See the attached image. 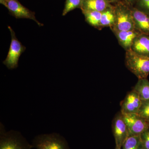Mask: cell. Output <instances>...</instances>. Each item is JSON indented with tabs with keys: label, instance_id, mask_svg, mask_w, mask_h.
<instances>
[{
	"label": "cell",
	"instance_id": "8fae6325",
	"mask_svg": "<svg viewBox=\"0 0 149 149\" xmlns=\"http://www.w3.org/2000/svg\"><path fill=\"white\" fill-rule=\"evenodd\" d=\"M131 12L136 30L142 34L149 35V15L136 8Z\"/></svg>",
	"mask_w": 149,
	"mask_h": 149
},
{
	"label": "cell",
	"instance_id": "cb8c5ba5",
	"mask_svg": "<svg viewBox=\"0 0 149 149\" xmlns=\"http://www.w3.org/2000/svg\"><path fill=\"white\" fill-rule=\"evenodd\" d=\"M115 149H121L118 148H116V147H115Z\"/></svg>",
	"mask_w": 149,
	"mask_h": 149
},
{
	"label": "cell",
	"instance_id": "ac0fdd59",
	"mask_svg": "<svg viewBox=\"0 0 149 149\" xmlns=\"http://www.w3.org/2000/svg\"><path fill=\"white\" fill-rule=\"evenodd\" d=\"M83 0H66L63 12V16H65L74 9L82 6Z\"/></svg>",
	"mask_w": 149,
	"mask_h": 149
},
{
	"label": "cell",
	"instance_id": "7c38bea8",
	"mask_svg": "<svg viewBox=\"0 0 149 149\" xmlns=\"http://www.w3.org/2000/svg\"><path fill=\"white\" fill-rule=\"evenodd\" d=\"M131 50L139 55L149 58V35L140 34L134 40Z\"/></svg>",
	"mask_w": 149,
	"mask_h": 149
},
{
	"label": "cell",
	"instance_id": "7a4b0ae2",
	"mask_svg": "<svg viewBox=\"0 0 149 149\" xmlns=\"http://www.w3.org/2000/svg\"><path fill=\"white\" fill-rule=\"evenodd\" d=\"M0 149H32L29 143L21 133L16 130L6 132L1 125Z\"/></svg>",
	"mask_w": 149,
	"mask_h": 149
},
{
	"label": "cell",
	"instance_id": "603a6c76",
	"mask_svg": "<svg viewBox=\"0 0 149 149\" xmlns=\"http://www.w3.org/2000/svg\"><path fill=\"white\" fill-rule=\"evenodd\" d=\"M107 2H114L116 1H118V0H105Z\"/></svg>",
	"mask_w": 149,
	"mask_h": 149
},
{
	"label": "cell",
	"instance_id": "8992f818",
	"mask_svg": "<svg viewBox=\"0 0 149 149\" xmlns=\"http://www.w3.org/2000/svg\"><path fill=\"white\" fill-rule=\"evenodd\" d=\"M0 3L7 8L12 15L16 18L29 19L34 20L39 26H43L37 20L35 13L22 5L18 0H0Z\"/></svg>",
	"mask_w": 149,
	"mask_h": 149
},
{
	"label": "cell",
	"instance_id": "5b68a950",
	"mask_svg": "<svg viewBox=\"0 0 149 149\" xmlns=\"http://www.w3.org/2000/svg\"><path fill=\"white\" fill-rule=\"evenodd\" d=\"M115 22L112 30L118 31L134 30L135 28L131 10L122 5L115 8Z\"/></svg>",
	"mask_w": 149,
	"mask_h": 149
},
{
	"label": "cell",
	"instance_id": "d6986e66",
	"mask_svg": "<svg viewBox=\"0 0 149 149\" xmlns=\"http://www.w3.org/2000/svg\"><path fill=\"white\" fill-rule=\"evenodd\" d=\"M137 114L148 122L149 121V100L142 101L141 107Z\"/></svg>",
	"mask_w": 149,
	"mask_h": 149
},
{
	"label": "cell",
	"instance_id": "6da1fadb",
	"mask_svg": "<svg viewBox=\"0 0 149 149\" xmlns=\"http://www.w3.org/2000/svg\"><path fill=\"white\" fill-rule=\"evenodd\" d=\"M125 65L138 79L147 78L149 74V58L136 53L132 50L126 51Z\"/></svg>",
	"mask_w": 149,
	"mask_h": 149
},
{
	"label": "cell",
	"instance_id": "d4e9b609",
	"mask_svg": "<svg viewBox=\"0 0 149 149\" xmlns=\"http://www.w3.org/2000/svg\"><path fill=\"white\" fill-rule=\"evenodd\" d=\"M149 123V121H148Z\"/></svg>",
	"mask_w": 149,
	"mask_h": 149
},
{
	"label": "cell",
	"instance_id": "5bb4252c",
	"mask_svg": "<svg viewBox=\"0 0 149 149\" xmlns=\"http://www.w3.org/2000/svg\"><path fill=\"white\" fill-rule=\"evenodd\" d=\"M142 101L149 100V81L147 78L139 79L133 88Z\"/></svg>",
	"mask_w": 149,
	"mask_h": 149
},
{
	"label": "cell",
	"instance_id": "9c48e42d",
	"mask_svg": "<svg viewBox=\"0 0 149 149\" xmlns=\"http://www.w3.org/2000/svg\"><path fill=\"white\" fill-rule=\"evenodd\" d=\"M142 101L136 91L132 90L127 93L120 102V112L122 114L138 113Z\"/></svg>",
	"mask_w": 149,
	"mask_h": 149
},
{
	"label": "cell",
	"instance_id": "e0dca14e",
	"mask_svg": "<svg viewBox=\"0 0 149 149\" xmlns=\"http://www.w3.org/2000/svg\"><path fill=\"white\" fill-rule=\"evenodd\" d=\"M122 149H143L140 136H128L123 144Z\"/></svg>",
	"mask_w": 149,
	"mask_h": 149
},
{
	"label": "cell",
	"instance_id": "30bf717a",
	"mask_svg": "<svg viewBox=\"0 0 149 149\" xmlns=\"http://www.w3.org/2000/svg\"><path fill=\"white\" fill-rule=\"evenodd\" d=\"M113 31L120 45L126 51L131 49L134 40L141 34L136 29L125 31L113 30Z\"/></svg>",
	"mask_w": 149,
	"mask_h": 149
},
{
	"label": "cell",
	"instance_id": "52a82bcc",
	"mask_svg": "<svg viewBox=\"0 0 149 149\" xmlns=\"http://www.w3.org/2000/svg\"><path fill=\"white\" fill-rule=\"evenodd\" d=\"M122 114L128 128L129 136H140L149 129V122L137 113Z\"/></svg>",
	"mask_w": 149,
	"mask_h": 149
},
{
	"label": "cell",
	"instance_id": "9a60e30c",
	"mask_svg": "<svg viewBox=\"0 0 149 149\" xmlns=\"http://www.w3.org/2000/svg\"><path fill=\"white\" fill-rule=\"evenodd\" d=\"M115 22V13L110 6L102 13L101 19L100 22V27H113Z\"/></svg>",
	"mask_w": 149,
	"mask_h": 149
},
{
	"label": "cell",
	"instance_id": "ba28073f",
	"mask_svg": "<svg viewBox=\"0 0 149 149\" xmlns=\"http://www.w3.org/2000/svg\"><path fill=\"white\" fill-rule=\"evenodd\" d=\"M112 130L115 141V147L121 149L123 144L129 136V134L127 125L120 112L116 115L112 120Z\"/></svg>",
	"mask_w": 149,
	"mask_h": 149
},
{
	"label": "cell",
	"instance_id": "44dd1931",
	"mask_svg": "<svg viewBox=\"0 0 149 149\" xmlns=\"http://www.w3.org/2000/svg\"><path fill=\"white\" fill-rule=\"evenodd\" d=\"M138 4L139 9L149 15V0H139Z\"/></svg>",
	"mask_w": 149,
	"mask_h": 149
},
{
	"label": "cell",
	"instance_id": "ffe728a7",
	"mask_svg": "<svg viewBox=\"0 0 149 149\" xmlns=\"http://www.w3.org/2000/svg\"><path fill=\"white\" fill-rule=\"evenodd\" d=\"M143 149H149V128L140 135Z\"/></svg>",
	"mask_w": 149,
	"mask_h": 149
},
{
	"label": "cell",
	"instance_id": "3957f363",
	"mask_svg": "<svg viewBox=\"0 0 149 149\" xmlns=\"http://www.w3.org/2000/svg\"><path fill=\"white\" fill-rule=\"evenodd\" d=\"M31 144L36 149H70L66 139L56 133L35 136Z\"/></svg>",
	"mask_w": 149,
	"mask_h": 149
},
{
	"label": "cell",
	"instance_id": "2e32d148",
	"mask_svg": "<svg viewBox=\"0 0 149 149\" xmlns=\"http://www.w3.org/2000/svg\"><path fill=\"white\" fill-rule=\"evenodd\" d=\"M86 21L91 26L100 27L102 12L93 10H83Z\"/></svg>",
	"mask_w": 149,
	"mask_h": 149
},
{
	"label": "cell",
	"instance_id": "7402d4cb",
	"mask_svg": "<svg viewBox=\"0 0 149 149\" xmlns=\"http://www.w3.org/2000/svg\"><path fill=\"white\" fill-rule=\"evenodd\" d=\"M127 2L130 3H133L135 0H125Z\"/></svg>",
	"mask_w": 149,
	"mask_h": 149
},
{
	"label": "cell",
	"instance_id": "277c9868",
	"mask_svg": "<svg viewBox=\"0 0 149 149\" xmlns=\"http://www.w3.org/2000/svg\"><path fill=\"white\" fill-rule=\"evenodd\" d=\"M8 28L10 32L11 41L6 58L3 61V63L9 69H14L18 67L19 59L25 51L26 47L17 40L12 28L10 26H8Z\"/></svg>",
	"mask_w": 149,
	"mask_h": 149
},
{
	"label": "cell",
	"instance_id": "4fadbf2b",
	"mask_svg": "<svg viewBox=\"0 0 149 149\" xmlns=\"http://www.w3.org/2000/svg\"><path fill=\"white\" fill-rule=\"evenodd\" d=\"M110 6L105 0H83V10H93L102 12Z\"/></svg>",
	"mask_w": 149,
	"mask_h": 149
}]
</instances>
